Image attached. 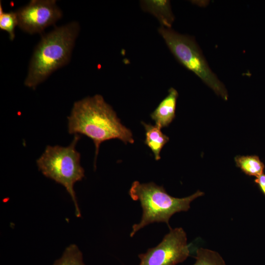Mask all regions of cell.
<instances>
[{
    "label": "cell",
    "mask_w": 265,
    "mask_h": 265,
    "mask_svg": "<svg viewBox=\"0 0 265 265\" xmlns=\"http://www.w3.org/2000/svg\"><path fill=\"white\" fill-rule=\"evenodd\" d=\"M158 31L181 64L194 73L217 95L226 101L228 100L225 86L211 70L193 38L162 26L159 28Z\"/></svg>",
    "instance_id": "cell-5"
},
{
    "label": "cell",
    "mask_w": 265,
    "mask_h": 265,
    "mask_svg": "<svg viewBox=\"0 0 265 265\" xmlns=\"http://www.w3.org/2000/svg\"><path fill=\"white\" fill-rule=\"evenodd\" d=\"M17 26H18V20L16 12H4L0 4V28L8 33L9 39L11 41L15 38V30Z\"/></svg>",
    "instance_id": "cell-14"
},
{
    "label": "cell",
    "mask_w": 265,
    "mask_h": 265,
    "mask_svg": "<svg viewBox=\"0 0 265 265\" xmlns=\"http://www.w3.org/2000/svg\"><path fill=\"white\" fill-rule=\"evenodd\" d=\"M141 9L155 17L160 26L171 28L175 17L170 2L167 0H144L140 1Z\"/></svg>",
    "instance_id": "cell-9"
},
{
    "label": "cell",
    "mask_w": 265,
    "mask_h": 265,
    "mask_svg": "<svg viewBox=\"0 0 265 265\" xmlns=\"http://www.w3.org/2000/svg\"><path fill=\"white\" fill-rule=\"evenodd\" d=\"M235 161L236 166L248 176L257 177L264 173V163L256 155L237 156Z\"/></svg>",
    "instance_id": "cell-11"
},
{
    "label": "cell",
    "mask_w": 265,
    "mask_h": 265,
    "mask_svg": "<svg viewBox=\"0 0 265 265\" xmlns=\"http://www.w3.org/2000/svg\"><path fill=\"white\" fill-rule=\"evenodd\" d=\"M80 138L79 134H75L67 147L47 146L36 160L38 169L45 177L65 188L73 202L77 217L81 216V213L74 187L76 183L84 177V170L80 164V154L76 148Z\"/></svg>",
    "instance_id": "cell-4"
},
{
    "label": "cell",
    "mask_w": 265,
    "mask_h": 265,
    "mask_svg": "<svg viewBox=\"0 0 265 265\" xmlns=\"http://www.w3.org/2000/svg\"><path fill=\"white\" fill-rule=\"evenodd\" d=\"M16 12L18 26L31 34L41 33L62 16L54 0H31Z\"/></svg>",
    "instance_id": "cell-7"
},
{
    "label": "cell",
    "mask_w": 265,
    "mask_h": 265,
    "mask_svg": "<svg viewBox=\"0 0 265 265\" xmlns=\"http://www.w3.org/2000/svg\"><path fill=\"white\" fill-rule=\"evenodd\" d=\"M254 182L258 186L262 192L265 196V174L263 173L257 177Z\"/></svg>",
    "instance_id": "cell-15"
},
{
    "label": "cell",
    "mask_w": 265,
    "mask_h": 265,
    "mask_svg": "<svg viewBox=\"0 0 265 265\" xmlns=\"http://www.w3.org/2000/svg\"><path fill=\"white\" fill-rule=\"evenodd\" d=\"M53 265H85L82 254L79 247L74 244H70L64 250L62 256Z\"/></svg>",
    "instance_id": "cell-13"
},
{
    "label": "cell",
    "mask_w": 265,
    "mask_h": 265,
    "mask_svg": "<svg viewBox=\"0 0 265 265\" xmlns=\"http://www.w3.org/2000/svg\"><path fill=\"white\" fill-rule=\"evenodd\" d=\"M195 258L196 261L193 265H226L218 252L207 248H198Z\"/></svg>",
    "instance_id": "cell-12"
},
{
    "label": "cell",
    "mask_w": 265,
    "mask_h": 265,
    "mask_svg": "<svg viewBox=\"0 0 265 265\" xmlns=\"http://www.w3.org/2000/svg\"><path fill=\"white\" fill-rule=\"evenodd\" d=\"M178 97L177 91L171 87L168 90V95L151 114L155 125L160 129L169 126L175 118Z\"/></svg>",
    "instance_id": "cell-8"
},
{
    "label": "cell",
    "mask_w": 265,
    "mask_h": 265,
    "mask_svg": "<svg viewBox=\"0 0 265 265\" xmlns=\"http://www.w3.org/2000/svg\"><path fill=\"white\" fill-rule=\"evenodd\" d=\"M67 119L70 134H83L93 140L95 146V168L103 142L118 139L125 144L134 142L132 131L121 123L112 107L101 95L75 102Z\"/></svg>",
    "instance_id": "cell-1"
},
{
    "label": "cell",
    "mask_w": 265,
    "mask_h": 265,
    "mask_svg": "<svg viewBox=\"0 0 265 265\" xmlns=\"http://www.w3.org/2000/svg\"><path fill=\"white\" fill-rule=\"evenodd\" d=\"M145 130V144L151 150L156 160L160 159V153L162 148L169 140V137L156 125H152L141 122Z\"/></svg>",
    "instance_id": "cell-10"
},
{
    "label": "cell",
    "mask_w": 265,
    "mask_h": 265,
    "mask_svg": "<svg viewBox=\"0 0 265 265\" xmlns=\"http://www.w3.org/2000/svg\"><path fill=\"white\" fill-rule=\"evenodd\" d=\"M129 194L133 201L140 202L142 209L141 220L132 226L130 235L132 238L139 230L155 222H164L171 228L170 217L177 212L187 211L191 202L204 193L197 190L190 196L176 198L167 193L162 186L153 182L141 183L135 181L132 183Z\"/></svg>",
    "instance_id": "cell-3"
},
{
    "label": "cell",
    "mask_w": 265,
    "mask_h": 265,
    "mask_svg": "<svg viewBox=\"0 0 265 265\" xmlns=\"http://www.w3.org/2000/svg\"><path fill=\"white\" fill-rule=\"evenodd\" d=\"M80 27L72 22L56 27L43 35L35 47L31 56L26 86L35 89L53 72L70 61Z\"/></svg>",
    "instance_id": "cell-2"
},
{
    "label": "cell",
    "mask_w": 265,
    "mask_h": 265,
    "mask_svg": "<svg viewBox=\"0 0 265 265\" xmlns=\"http://www.w3.org/2000/svg\"><path fill=\"white\" fill-rule=\"evenodd\" d=\"M189 254L184 230L181 227L170 228L158 245L138 255L139 265H176L185 261Z\"/></svg>",
    "instance_id": "cell-6"
}]
</instances>
